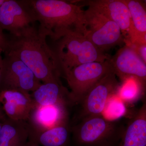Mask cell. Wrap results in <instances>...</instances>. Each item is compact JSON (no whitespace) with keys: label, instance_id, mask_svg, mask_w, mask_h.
<instances>
[{"label":"cell","instance_id":"1","mask_svg":"<svg viewBox=\"0 0 146 146\" xmlns=\"http://www.w3.org/2000/svg\"><path fill=\"white\" fill-rule=\"evenodd\" d=\"M46 38L33 26L8 40L4 52L18 58L42 83L60 80L62 74L56 55L47 44Z\"/></svg>","mask_w":146,"mask_h":146},{"label":"cell","instance_id":"2","mask_svg":"<svg viewBox=\"0 0 146 146\" xmlns=\"http://www.w3.org/2000/svg\"><path fill=\"white\" fill-rule=\"evenodd\" d=\"M39 33L53 41L70 32L86 35V22L82 6L61 0H31Z\"/></svg>","mask_w":146,"mask_h":146},{"label":"cell","instance_id":"3","mask_svg":"<svg viewBox=\"0 0 146 146\" xmlns=\"http://www.w3.org/2000/svg\"><path fill=\"white\" fill-rule=\"evenodd\" d=\"M57 41L54 51L61 74L63 75L72 68L84 63L104 62L111 56L100 51L85 35L70 32Z\"/></svg>","mask_w":146,"mask_h":146},{"label":"cell","instance_id":"4","mask_svg":"<svg viewBox=\"0 0 146 146\" xmlns=\"http://www.w3.org/2000/svg\"><path fill=\"white\" fill-rule=\"evenodd\" d=\"M124 128L117 121H110L102 115L81 119L71 128V132L78 146H114Z\"/></svg>","mask_w":146,"mask_h":146},{"label":"cell","instance_id":"5","mask_svg":"<svg viewBox=\"0 0 146 146\" xmlns=\"http://www.w3.org/2000/svg\"><path fill=\"white\" fill-rule=\"evenodd\" d=\"M86 22L85 36L100 51L105 53L125 44V38L115 22L91 7L84 11Z\"/></svg>","mask_w":146,"mask_h":146},{"label":"cell","instance_id":"6","mask_svg":"<svg viewBox=\"0 0 146 146\" xmlns=\"http://www.w3.org/2000/svg\"><path fill=\"white\" fill-rule=\"evenodd\" d=\"M112 72L113 70L108 60L81 64L65 73L64 77L70 89V97L74 105L78 104L92 86Z\"/></svg>","mask_w":146,"mask_h":146},{"label":"cell","instance_id":"7","mask_svg":"<svg viewBox=\"0 0 146 146\" xmlns=\"http://www.w3.org/2000/svg\"><path fill=\"white\" fill-rule=\"evenodd\" d=\"M0 89L15 90L30 93L42 83L20 59L13 55L5 53Z\"/></svg>","mask_w":146,"mask_h":146},{"label":"cell","instance_id":"8","mask_svg":"<svg viewBox=\"0 0 146 146\" xmlns=\"http://www.w3.org/2000/svg\"><path fill=\"white\" fill-rule=\"evenodd\" d=\"M120 85L113 72L100 80L87 91L78 104L81 106L79 121L86 117L102 115L108 100L117 94Z\"/></svg>","mask_w":146,"mask_h":146},{"label":"cell","instance_id":"9","mask_svg":"<svg viewBox=\"0 0 146 146\" xmlns=\"http://www.w3.org/2000/svg\"><path fill=\"white\" fill-rule=\"evenodd\" d=\"M37 22L30 1L6 0L0 8V29L20 35Z\"/></svg>","mask_w":146,"mask_h":146},{"label":"cell","instance_id":"10","mask_svg":"<svg viewBox=\"0 0 146 146\" xmlns=\"http://www.w3.org/2000/svg\"><path fill=\"white\" fill-rule=\"evenodd\" d=\"M120 48L109 60L113 72L121 83L130 78L136 79L145 89L146 63L129 42Z\"/></svg>","mask_w":146,"mask_h":146},{"label":"cell","instance_id":"11","mask_svg":"<svg viewBox=\"0 0 146 146\" xmlns=\"http://www.w3.org/2000/svg\"><path fill=\"white\" fill-rule=\"evenodd\" d=\"M82 5L88 6L115 22L122 34H127L125 39L132 44H140L133 28L130 13L123 0H89L80 1Z\"/></svg>","mask_w":146,"mask_h":146},{"label":"cell","instance_id":"12","mask_svg":"<svg viewBox=\"0 0 146 146\" xmlns=\"http://www.w3.org/2000/svg\"><path fill=\"white\" fill-rule=\"evenodd\" d=\"M68 107L63 104L33 107L27 121L31 132L39 133L68 123Z\"/></svg>","mask_w":146,"mask_h":146},{"label":"cell","instance_id":"13","mask_svg":"<svg viewBox=\"0 0 146 146\" xmlns=\"http://www.w3.org/2000/svg\"><path fill=\"white\" fill-rule=\"evenodd\" d=\"M0 104L7 117L27 121L33 105L30 94L15 90L0 91Z\"/></svg>","mask_w":146,"mask_h":146},{"label":"cell","instance_id":"14","mask_svg":"<svg viewBox=\"0 0 146 146\" xmlns=\"http://www.w3.org/2000/svg\"><path fill=\"white\" fill-rule=\"evenodd\" d=\"M33 108L55 104L73 106L70 91L63 86L60 80L42 83L30 93Z\"/></svg>","mask_w":146,"mask_h":146},{"label":"cell","instance_id":"15","mask_svg":"<svg viewBox=\"0 0 146 146\" xmlns=\"http://www.w3.org/2000/svg\"><path fill=\"white\" fill-rule=\"evenodd\" d=\"M119 146H146L145 102L125 127Z\"/></svg>","mask_w":146,"mask_h":146},{"label":"cell","instance_id":"16","mask_svg":"<svg viewBox=\"0 0 146 146\" xmlns=\"http://www.w3.org/2000/svg\"><path fill=\"white\" fill-rule=\"evenodd\" d=\"M31 129L27 121H16L6 117L0 131V146H25Z\"/></svg>","mask_w":146,"mask_h":146},{"label":"cell","instance_id":"17","mask_svg":"<svg viewBox=\"0 0 146 146\" xmlns=\"http://www.w3.org/2000/svg\"><path fill=\"white\" fill-rule=\"evenodd\" d=\"M71 132L68 122L39 133L30 132L29 141L39 146H68Z\"/></svg>","mask_w":146,"mask_h":146},{"label":"cell","instance_id":"18","mask_svg":"<svg viewBox=\"0 0 146 146\" xmlns=\"http://www.w3.org/2000/svg\"><path fill=\"white\" fill-rule=\"evenodd\" d=\"M130 13L133 28L139 42L146 44V5L143 1L123 0Z\"/></svg>","mask_w":146,"mask_h":146},{"label":"cell","instance_id":"19","mask_svg":"<svg viewBox=\"0 0 146 146\" xmlns=\"http://www.w3.org/2000/svg\"><path fill=\"white\" fill-rule=\"evenodd\" d=\"M145 91L137 80L130 78L120 84L117 95L125 105L132 104L144 96Z\"/></svg>","mask_w":146,"mask_h":146},{"label":"cell","instance_id":"20","mask_svg":"<svg viewBox=\"0 0 146 146\" xmlns=\"http://www.w3.org/2000/svg\"><path fill=\"white\" fill-rule=\"evenodd\" d=\"M127 110L125 104L116 94L110 97L108 100L102 115L110 121H117L125 116Z\"/></svg>","mask_w":146,"mask_h":146},{"label":"cell","instance_id":"21","mask_svg":"<svg viewBox=\"0 0 146 146\" xmlns=\"http://www.w3.org/2000/svg\"><path fill=\"white\" fill-rule=\"evenodd\" d=\"M131 44L135 48L136 51L139 56H141L142 59L143 60L145 63H146V44Z\"/></svg>","mask_w":146,"mask_h":146},{"label":"cell","instance_id":"22","mask_svg":"<svg viewBox=\"0 0 146 146\" xmlns=\"http://www.w3.org/2000/svg\"><path fill=\"white\" fill-rule=\"evenodd\" d=\"M8 46V39L5 36L3 31H0V48L2 49L3 52L7 50Z\"/></svg>","mask_w":146,"mask_h":146},{"label":"cell","instance_id":"23","mask_svg":"<svg viewBox=\"0 0 146 146\" xmlns=\"http://www.w3.org/2000/svg\"><path fill=\"white\" fill-rule=\"evenodd\" d=\"M3 52V50L1 48H0V81H1V77L2 72V69L3 67V60L2 54Z\"/></svg>","mask_w":146,"mask_h":146},{"label":"cell","instance_id":"24","mask_svg":"<svg viewBox=\"0 0 146 146\" xmlns=\"http://www.w3.org/2000/svg\"><path fill=\"white\" fill-rule=\"evenodd\" d=\"M6 117V116L4 112H3L1 105L0 104V120L3 119Z\"/></svg>","mask_w":146,"mask_h":146},{"label":"cell","instance_id":"25","mask_svg":"<svg viewBox=\"0 0 146 146\" xmlns=\"http://www.w3.org/2000/svg\"><path fill=\"white\" fill-rule=\"evenodd\" d=\"M25 146H39L37 144L35 143H33V142H31L29 141L28 143H27L26 145Z\"/></svg>","mask_w":146,"mask_h":146},{"label":"cell","instance_id":"26","mask_svg":"<svg viewBox=\"0 0 146 146\" xmlns=\"http://www.w3.org/2000/svg\"><path fill=\"white\" fill-rule=\"evenodd\" d=\"M5 1L6 0H0V8L2 6L3 4Z\"/></svg>","mask_w":146,"mask_h":146},{"label":"cell","instance_id":"27","mask_svg":"<svg viewBox=\"0 0 146 146\" xmlns=\"http://www.w3.org/2000/svg\"><path fill=\"white\" fill-rule=\"evenodd\" d=\"M0 120V131H1V128L2 125V120Z\"/></svg>","mask_w":146,"mask_h":146},{"label":"cell","instance_id":"28","mask_svg":"<svg viewBox=\"0 0 146 146\" xmlns=\"http://www.w3.org/2000/svg\"><path fill=\"white\" fill-rule=\"evenodd\" d=\"M0 31H3L1 29H0Z\"/></svg>","mask_w":146,"mask_h":146}]
</instances>
